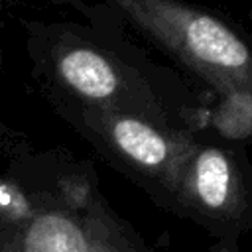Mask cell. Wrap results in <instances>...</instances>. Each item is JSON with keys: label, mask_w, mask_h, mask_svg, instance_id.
<instances>
[{"label": "cell", "mask_w": 252, "mask_h": 252, "mask_svg": "<svg viewBox=\"0 0 252 252\" xmlns=\"http://www.w3.org/2000/svg\"><path fill=\"white\" fill-rule=\"evenodd\" d=\"M4 69V51H2V45H0V71Z\"/></svg>", "instance_id": "cell-7"}, {"label": "cell", "mask_w": 252, "mask_h": 252, "mask_svg": "<svg viewBox=\"0 0 252 252\" xmlns=\"http://www.w3.org/2000/svg\"><path fill=\"white\" fill-rule=\"evenodd\" d=\"M201 124H211L228 140L252 136V91H236L220 96L215 110L201 112Z\"/></svg>", "instance_id": "cell-5"}, {"label": "cell", "mask_w": 252, "mask_h": 252, "mask_svg": "<svg viewBox=\"0 0 252 252\" xmlns=\"http://www.w3.org/2000/svg\"><path fill=\"white\" fill-rule=\"evenodd\" d=\"M220 96L252 91V43L185 0H100Z\"/></svg>", "instance_id": "cell-2"}, {"label": "cell", "mask_w": 252, "mask_h": 252, "mask_svg": "<svg viewBox=\"0 0 252 252\" xmlns=\"http://www.w3.org/2000/svg\"><path fill=\"white\" fill-rule=\"evenodd\" d=\"M83 138L128 171L177 193L185 163L197 144L187 128L163 126L122 110H59Z\"/></svg>", "instance_id": "cell-3"}, {"label": "cell", "mask_w": 252, "mask_h": 252, "mask_svg": "<svg viewBox=\"0 0 252 252\" xmlns=\"http://www.w3.org/2000/svg\"><path fill=\"white\" fill-rule=\"evenodd\" d=\"M102 14L77 22L20 20L32 77L59 110H122L163 126H199V112H187L167 98L156 81L124 55L102 28Z\"/></svg>", "instance_id": "cell-1"}, {"label": "cell", "mask_w": 252, "mask_h": 252, "mask_svg": "<svg viewBox=\"0 0 252 252\" xmlns=\"http://www.w3.org/2000/svg\"><path fill=\"white\" fill-rule=\"evenodd\" d=\"M175 199L209 217H236L246 205V187L234 154L197 140Z\"/></svg>", "instance_id": "cell-4"}, {"label": "cell", "mask_w": 252, "mask_h": 252, "mask_svg": "<svg viewBox=\"0 0 252 252\" xmlns=\"http://www.w3.org/2000/svg\"><path fill=\"white\" fill-rule=\"evenodd\" d=\"M24 2H47V4H57V6H71L85 14L91 22L98 16L102 2L100 0H0V4H24Z\"/></svg>", "instance_id": "cell-6"}]
</instances>
